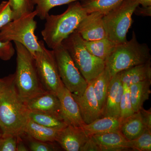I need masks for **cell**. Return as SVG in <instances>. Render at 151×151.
Masks as SVG:
<instances>
[{
    "label": "cell",
    "instance_id": "9c48e42d",
    "mask_svg": "<svg viewBox=\"0 0 151 151\" xmlns=\"http://www.w3.org/2000/svg\"><path fill=\"white\" fill-rule=\"evenodd\" d=\"M40 42L42 50L34 57L39 77L45 91L56 94L63 83L60 77L53 50L46 48L43 41Z\"/></svg>",
    "mask_w": 151,
    "mask_h": 151
},
{
    "label": "cell",
    "instance_id": "f1b7e54d",
    "mask_svg": "<svg viewBox=\"0 0 151 151\" xmlns=\"http://www.w3.org/2000/svg\"><path fill=\"white\" fill-rule=\"evenodd\" d=\"M124 90L120 102V119L124 120L135 113L132 107L129 86L123 85Z\"/></svg>",
    "mask_w": 151,
    "mask_h": 151
},
{
    "label": "cell",
    "instance_id": "484cf974",
    "mask_svg": "<svg viewBox=\"0 0 151 151\" xmlns=\"http://www.w3.org/2000/svg\"><path fill=\"white\" fill-rule=\"evenodd\" d=\"M34 5H36V10L41 19H45L49 15L50 11L57 6L63 5L79 1L84 0H31Z\"/></svg>",
    "mask_w": 151,
    "mask_h": 151
},
{
    "label": "cell",
    "instance_id": "ba28073f",
    "mask_svg": "<svg viewBox=\"0 0 151 151\" xmlns=\"http://www.w3.org/2000/svg\"><path fill=\"white\" fill-rule=\"evenodd\" d=\"M52 50L63 85L72 94L82 95L88 83L76 66L67 50L61 44Z\"/></svg>",
    "mask_w": 151,
    "mask_h": 151
},
{
    "label": "cell",
    "instance_id": "7402d4cb",
    "mask_svg": "<svg viewBox=\"0 0 151 151\" xmlns=\"http://www.w3.org/2000/svg\"><path fill=\"white\" fill-rule=\"evenodd\" d=\"M84 45L90 53L105 61L118 45L107 37L90 41L84 40Z\"/></svg>",
    "mask_w": 151,
    "mask_h": 151
},
{
    "label": "cell",
    "instance_id": "2e32d148",
    "mask_svg": "<svg viewBox=\"0 0 151 151\" xmlns=\"http://www.w3.org/2000/svg\"><path fill=\"white\" fill-rule=\"evenodd\" d=\"M101 151L128 150L129 140L120 130L107 132L92 136Z\"/></svg>",
    "mask_w": 151,
    "mask_h": 151
},
{
    "label": "cell",
    "instance_id": "44dd1931",
    "mask_svg": "<svg viewBox=\"0 0 151 151\" xmlns=\"http://www.w3.org/2000/svg\"><path fill=\"white\" fill-rule=\"evenodd\" d=\"M145 129L139 111L122 120L120 131L127 139L132 140L140 135Z\"/></svg>",
    "mask_w": 151,
    "mask_h": 151
},
{
    "label": "cell",
    "instance_id": "4dcf8cb0",
    "mask_svg": "<svg viewBox=\"0 0 151 151\" xmlns=\"http://www.w3.org/2000/svg\"><path fill=\"white\" fill-rule=\"evenodd\" d=\"M13 19V13L9 1H3L0 4V30Z\"/></svg>",
    "mask_w": 151,
    "mask_h": 151
},
{
    "label": "cell",
    "instance_id": "836d02e7",
    "mask_svg": "<svg viewBox=\"0 0 151 151\" xmlns=\"http://www.w3.org/2000/svg\"><path fill=\"white\" fill-rule=\"evenodd\" d=\"M142 122L145 129L151 130V109L145 110L143 108L139 111Z\"/></svg>",
    "mask_w": 151,
    "mask_h": 151
},
{
    "label": "cell",
    "instance_id": "d4e9b609",
    "mask_svg": "<svg viewBox=\"0 0 151 151\" xmlns=\"http://www.w3.org/2000/svg\"><path fill=\"white\" fill-rule=\"evenodd\" d=\"M124 0H84L82 5L87 14L98 12L107 14L121 4Z\"/></svg>",
    "mask_w": 151,
    "mask_h": 151
},
{
    "label": "cell",
    "instance_id": "74e56055",
    "mask_svg": "<svg viewBox=\"0 0 151 151\" xmlns=\"http://www.w3.org/2000/svg\"><path fill=\"white\" fill-rule=\"evenodd\" d=\"M139 4L142 5L143 7L151 6V0H136Z\"/></svg>",
    "mask_w": 151,
    "mask_h": 151
},
{
    "label": "cell",
    "instance_id": "f35d334b",
    "mask_svg": "<svg viewBox=\"0 0 151 151\" xmlns=\"http://www.w3.org/2000/svg\"><path fill=\"white\" fill-rule=\"evenodd\" d=\"M2 136V133L1 132V130H0V137H1Z\"/></svg>",
    "mask_w": 151,
    "mask_h": 151
},
{
    "label": "cell",
    "instance_id": "277c9868",
    "mask_svg": "<svg viewBox=\"0 0 151 151\" xmlns=\"http://www.w3.org/2000/svg\"><path fill=\"white\" fill-rule=\"evenodd\" d=\"M150 50L146 44L140 43L134 32L129 41L118 45L105 61L111 76L130 68L151 60Z\"/></svg>",
    "mask_w": 151,
    "mask_h": 151
},
{
    "label": "cell",
    "instance_id": "e575fe53",
    "mask_svg": "<svg viewBox=\"0 0 151 151\" xmlns=\"http://www.w3.org/2000/svg\"><path fill=\"white\" fill-rule=\"evenodd\" d=\"M79 151H101L99 146L92 137H89Z\"/></svg>",
    "mask_w": 151,
    "mask_h": 151
},
{
    "label": "cell",
    "instance_id": "cb8c5ba5",
    "mask_svg": "<svg viewBox=\"0 0 151 151\" xmlns=\"http://www.w3.org/2000/svg\"><path fill=\"white\" fill-rule=\"evenodd\" d=\"M29 119L47 128L60 130L67 126L60 116L48 113L29 111Z\"/></svg>",
    "mask_w": 151,
    "mask_h": 151
},
{
    "label": "cell",
    "instance_id": "ffe728a7",
    "mask_svg": "<svg viewBox=\"0 0 151 151\" xmlns=\"http://www.w3.org/2000/svg\"><path fill=\"white\" fill-rule=\"evenodd\" d=\"M151 80H145L129 86L132 107L135 112L143 108L145 102L148 100L151 93Z\"/></svg>",
    "mask_w": 151,
    "mask_h": 151
},
{
    "label": "cell",
    "instance_id": "f546056e",
    "mask_svg": "<svg viewBox=\"0 0 151 151\" xmlns=\"http://www.w3.org/2000/svg\"><path fill=\"white\" fill-rule=\"evenodd\" d=\"M28 148L32 151H56L61 149L60 146L57 145L55 142H46L37 140L28 136Z\"/></svg>",
    "mask_w": 151,
    "mask_h": 151
},
{
    "label": "cell",
    "instance_id": "5b68a950",
    "mask_svg": "<svg viewBox=\"0 0 151 151\" xmlns=\"http://www.w3.org/2000/svg\"><path fill=\"white\" fill-rule=\"evenodd\" d=\"M37 16L35 10L13 20L0 30V40L21 44L34 58L42 50L40 41L35 34L37 23L35 19Z\"/></svg>",
    "mask_w": 151,
    "mask_h": 151
},
{
    "label": "cell",
    "instance_id": "8fae6325",
    "mask_svg": "<svg viewBox=\"0 0 151 151\" xmlns=\"http://www.w3.org/2000/svg\"><path fill=\"white\" fill-rule=\"evenodd\" d=\"M93 83V80L88 83L86 90L82 95L78 96L72 94L78 104L82 119L86 124L102 117V112L94 95Z\"/></svg>",
    "mask_w": 151,
    "mask_h": 151
},
{
    "label": "cell",
    "instance_id": "8992f818",
    "mask_svg": "<svg viewBox=\"0 0 151 151\" xmlns=\"http://www.w3.org/2000/svg\"><path fill=\"white\" fill-rule=\"evenodd\" d=\"M62 44L87 83L94 80L105 69V61L88 51L84 40L76 32L63 40Z\"/></svg>",
    "mask_w": 151,
    "mask_h": 151
},
{
    "label": "cell",
    "instance_id": "83f0119b",
    "mask_svg": "<svg viewBox=\"0 0 151 151\" xmlns=\"http://www.w3.org/2000/svg\"><path fill=\"white\" fill-rule=\"evenodd\" d=\"M13 13V20L33 11V4L31 0H9Z\"/></svg>",
    "mask_w": 151,
    "mask_h": 151
},
{
    "label": "cell",
    "instance_id": "d590c367",
    "mask_svg": "<svg viewBox=\"0 0 151 151\" xmlns=\"http://www.w3.org/2000/svg\"><path fill=\"white\" fill-rule=\"evenodd\" d=\"M134 13L138 16L143 17H151V6L147 7H137L135 10Z\"/></svg>",
    "mask_w": 151,
    "mask_h": 151
},
{
    "label": "cell",
    "instance_id": "3957f363",
    "mask_svg": "<svg viewBox=\"0 0 151 151\" xmlns=\"http://www.w3.org/2000/svg\"><path fill=\"white\" fill-rule=\"evenodd\" d=\"M14 42L17 52L14 82L20 96L25 101L46 91L40 80L34 58L21 44Z\"/></svg>",
    "mask_w": 151,
    "mask_h": 151
},
{
    "label": "cell",
    "instance_id": "6da1fadb",
    "mask_svg": "<svg viewBox=\"0 0 151 151\" xmlns=\"http://www.w3.org/2000/svg\"><path fill=\"white\" fill-rule=\"evenodd\" d=\"M29 111L20 96L14 82V75L0 78V130L2 137L24 134L29 119Z\"/></svg>",
    "mask_w": 151,
    "mask_h": 151
},
{
    "label": "cell",
    "instance_id": "30bf717a",
    "mask_svg": "<svg viewBox=\"0 0 151 151\" xmlns=\"http://www.w3.org/2000/svg\"><path fill=\"white\" fill-rule=\"evenodd\" d=\"M56 94L60 102V116L65 124L78 127H83L86 124L72 93L63 84L60 87Z\"/></svg>",
    "mask_w": 151,
    "mask_h": 151
},
{
    "label": "cell",
    "instance_id": "9a60e30c",
    "mask_svg": "<svg viewBox=\"0 0 151 151\" xmlns=\"http://www.w3.org/2000/svg\"><path fill=\"white\" fill-rule=\"evenodd\" d=\"M24 102L30 111L50 113L60 116L59 99L57 94L52 92L46 91Z\"/></svg>",
    "mask_w": 151,
    "mask_h": 151
},
{
    "label": "cell",
    "instance_id": "4fadbf2b",
    "mask_svg": "<svg viewBox=\"0 0 151 151\" xmlns=\"http://www.w3.org/2000/svg\"><path fill=\"white\" fill-rule=\"evenodd\" d=\"M89 138L81 127L67 125L58 132L55 142L65 151H79Z\"/></svg>",
    "mask_w": 151,
    "mask_h": 151
},
{
    "label": "cell",
    "instance_id": "4316f807",
    "mask_svg": "<svg viewBox=\"0 0 151 151\" xmlns=\"http://www.w3.org/2000/svg\"><path fill=\"white\" fill-rule=\"evenodd\" d=\"M129 147L134 151H151V130L145 129L137 137L129 140Z\"/></svg>",
    "mask_w": 151,
    "mask_h": 151
},
{
    "label": "cell",
    "instance_id": "d6a6232c",
    "mask_svg": "<svg viewBox=\"0 0 151 151\" xmlns=\"http://www.w3.org/2000/svg\"><path fill=\"white\" fill-rule=\"evenodd\" d=\"M17 137H0V151H16Z\"/></svg>",
    "mask_w": 151,
    "mask_h": 151
},
{
    "label": "cell",
    "instance_id": "e0dca14e",
    "mask_svg": "<svg viewBox=\"0 0 151 151\" xmlns=\"http://www.w3.org/2000/svg\"><path fill=\"white\" fill-rule=\"evenodd\" d=\"M119 73L122 84L128 86L140 81L151 80V60L133 66Z\"/></svg>",
    "mask_w": 151,
    "mask_h": 151
},
{
    "label": "cell",
    "instance_id": "603a6c76",
    "mask_svg": "<svg viewBox=\"0 0 151 151\" xmlns=\"http://www.w3.org/2000/svg\"><path fill=\"white\" fill-rule=\"evenodd\" d=\"M111 78L110 71L105 66L104 70L93 80V90L94 95L98 102L102 114L105 106Z\"/></svg>",
    "mask_w": 151,
    "mask_h": 151
},
{
    "label": "cell",
    "instance_id": "1f68e13d",
    "mask_svg": "<svg viewBox=\"0 0 151 151\" xmlns=\"http://www.w3.org/2000/svg\"><path fill=\"white\" fill-rule=\"evenodd\" d=\"M15 51V48L11 42L0 40V59L4 61L10 60Z\"/></svg>",
    "mask_w": 151,
    "mask_h": 151
},
{
    "label": "cell",
    "instance_id": "ac0fdd59",
    "mask_svg": "<svg viewBox=\"0 0 151 151\" xmlns=\"http://www.w3.org/2000/svg\"><path fill=\"white\" fill-rule=\"evenodd\" d=\"M120 119L105 116L94 120L92 123L85 124L81 127L88 137L107 132L120 130Z\"/></svg>",
    "mask_w": 151,
    "mask_h": 151
},
{
    "label": "cell",
    "instance_id": "52a82bcc",
    "mask_svg": "<svg viewBox=\"0 0 151 151\" xmlns=\"http://www.w3.org/2000/svg\"><path fill=\"white\" fill-rule=\"evenodd\" d=\"M136 0H124L103 17L106 37L117 45L127 41V33L132 23V16L139 6Z\"/></svg>",
    "mask_w": 151,
    "mask_h": 151
},
{
    "label": "cell",
    "instance_id": "5bb4252c",
    "mask_svg": "<svg viewBox=\"0 0 151 151\" xmlns=\"http://www.w3.org/2000/svg\"><path fill=\"white\" fill-rule=\"evenodd\" d=\"M123 90L119 73L111 76L102 117L108 116L120 119V102Z\"/></svg>",
    "mask_w": 151,
    "mask_h": 151
},
{
    "label": "cell",
    "instance_id": "7a4b0ae2",
    "mask_svg": "<svg viewBox=\"0 0 151 151\" xmlns=\"http://www.w3.org/2000/svg\"><path fill=\"white\" fill-rule=\"evenodd\" d=\"M87 13L78 1L70 3L62 14L49 15L41 35L44 42L53 50L75 31Z\"/></svg>",
    "mask_w": 151,
    "mask_h": 151
},
{
    "label": "cell",
    "instance_id": "7c38bea8",
    "mask_svg": "<svg viewBox=\"0 0 151 151\" xmlns=\"http://www.w3.org/2000/svg\"><path fill=\"white\" fill-rule=\"evenodd\" d=\"M104 16L98 12L87 14L80 22L75 32L84 41L97 40L107 37L103 26Z\"/></svg>",
    "mask_w": 151,
    "mask_h": 151
},
{
    "label": "cell",
    "instance_id": "8d00e7d4",
    "mask_svg": "<svg viewBox=\"0 0 151 151\" xmlns=\"http://www.w3.org/2000/svg\"><path fill=\"white\" fill-rule=\"evenodd\" d=\"M29 151V148L26 146L21 139V136L17 137L16 151Z\"/></svg>",
    "mask_w": 151,
    "mask_h": 151
},
{
    "label": "cell",
    "instance_id": "d6986e66",
    "mask_svg": "<svg viewBox=\"0 0 151 151\" xmlns=\"http://www.w3.org/2000/svg\"><path fill=\"white\" fill-rule=\"evenodd\" d=\"M60 130L44 127L29 119L25 126L24 134L37 140L53 142Z\"/></svg>",
    "mask_w": 151,
    "mask_h": 151
}]
</instances>
